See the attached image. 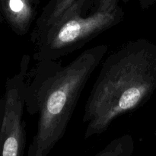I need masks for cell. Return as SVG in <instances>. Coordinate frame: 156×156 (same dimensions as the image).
Listing matches in <instances>:
<instances>
[{"instance_id":"obj_1","label":"cell","mask_w":156,"mask_h":156,"mask_svg":"<svg viewBox=\"0 0 156 156\" xmlns=\"http://www.w3.org/2000/svg\"><path fill=\"white\" fill-rule=\"evenodd\" d=\"M108 51L107 44H100L65 66L57 60L37 62L26 88V110L38 117L27 156H48L64 136L82 91Z\"/></svg>"},{"instance_id":"obj_6","label":"cell","mask_w":156,"mask_h":156,"mask_svg":"<svg viewBox=\"0 0 156 156\" xmlns=\"http://www.w3.org/2000/svg\"><path fill=\"white\" fill-rule=\"evenodd\" d=\"M77 0H50L36 20L32 33H36L48 27L56 21Z\"/></svg>"},{"instance_id":"obj_10","label":"cell","mask_w":156,"mask_h":156,"mask_svg":"<svg viewBox=\"0 0 156 156\" xmlns=\"http://www.w3.org/2000/svg\"><path fill=\"white\" fill-rule=\"evenodd\" d=\"M4 21H5L4 18H3L1 12H0V24H2V23Z\"/></svg>"},{"instance_id":"obj_4","label":"cell","mask_w":156,"mask_h":156,"mask_svg":"<svg viewBox=\"0 0 156 156\" xmlns=\"http://www.w3.org/2000/svg\"><path fill=\"white\" fill-rule=\"evenodd\" d=\"M30 61V56L24 55L19 72L6 81L5 107L0 126V156H24L27 133L23 116Z\"/></svg>"},{"instance_id":"obj_2","label":"cell","mask_w":156,"mask_h":156,"mask_svg":"<svg viewBox=\"0 0 156 156\" xmlns=\"http://www.w3.org/2000/svg\"><path fill=\"white\" fill-rule=\"evenodd\" d=\"M156 90V44L127 43L104 60L84 110L85 139L108 130L120 116L142 108Z\"/></svg>"},{"instance_id":"obj_11","label":"cell","mask_w":156,"mask_h":156,"mask_svg":"<svg viewBox=\"0 0 156 156\" xmlns=\"http://www.w3.org/2000/svg\"></svg>"},{"instance_id":"obj_5","label":"cell","mask_w":156,"mask_h":156,"mask_svg":"<svg viewBox=\"0 0 156 156\" xmlns=\"http://www.w3.org/2000/svg\"><path fill=\"white\" fill-rule=\"evenodd\" d=\"M33 2L34 0H0V12L17 35L27 34L34 21Z\"/></svg>"},{"instance_id":"obj_8","label":"cell","mask_w":156,"mask_h":156,"mask_svg":"<svg viewBox=\"0 0 156 156\" xmlns=\"http://www.w3.org/2000/svg\"><path fill=\"white\" fill-rule=\"evenodd\" d=\"M128 0H96L94 11H105L112 9L118 6L119 2ZM155 0H140V5L143 9H147L153 5Z\"/></svg>"},{"instance_id":"obj_9","label":"cell","mask_w":156,"mask_h":156,"mask_svg":"<svg viewBox=\"0 0 156 156\" xmlns=\"http://www.w3.org/2000/svg\"><path fill=\"white\" fill-rule=\"evenodd\" d=\"M5 98H0V126L2 122L3 116L5 112Z\"/></svg>"},{"instance_id":"obj_3","label":"cell","mask_w":156,"mask_h":156,"mask_svg":"<svg viewBox=\"0 0 156 156\" xmlns=\"http://www.w3.org/2000/svg\"><path fill=\"white\" fill-rule=\"evenodd\" d=\"M88 5L89 0H77L55 22L31 34L35 61L58 60L82 48L123 20L124 13L119 5L83 15Z\"/></svg>"},{"instance_id":"obj_7","label":"cell","mask_w":156,"mask_h":156,"mask_svg":"<svg viewBox=\"0 0 156 156\" xmlns=\"http://www.w3.org/2000/svg\"><path fill=\"white\" fill-rule=\"evenodd\" d=\"M135 149V142L129 134L113 140L102 150L93 156H131Z\"/></svg>"}]
</instances>
